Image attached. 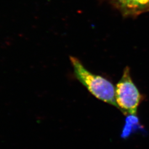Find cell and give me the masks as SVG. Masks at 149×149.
<instances>
[{"label":"cell","mask_w":149,"mask_h":149,"mask_svg":"<svg viewBox=\"0 0 149 149\" xmlns=\"http://www.w3.org/2000/svg\"><path fill=\"white\" fill-rule=\"evenodd\" d=\"M70 60L76 78L98 100L118 108L115 99V87L112 82L100 75L92 73L79 59L70 56Z\"/></svg>","instance_id":"6da1fadb"},{"label":"cell","mask_w":149,"mask_h":149,"mask_svg":"<svg viewBox=\"0 0 149 149\" xmlns=\"http://www.w3.org/2000/svg\"><path fill=\"white\" fill-rule=\"evenodd\" d=\"M115 99L118 109L124 114L136 116L144 96L134 82L128 66L124 70L120 80L115 87Z\"/></svg>","instance_id":"7a4b0ae2"},{"label":"cell","mask_w":149,"mask_h":149,"mask_svg":"<svg viewBox=\"0 0 149 149\" xmlns=\"http://www.w3.org/2000/svg\"><path fill=\"white\" fill-rule=\"evenodd\" d=\"M125 17H136L149 11V0H108Z\"/></svg>","instance_id":"3957f363"}]
</instances>
